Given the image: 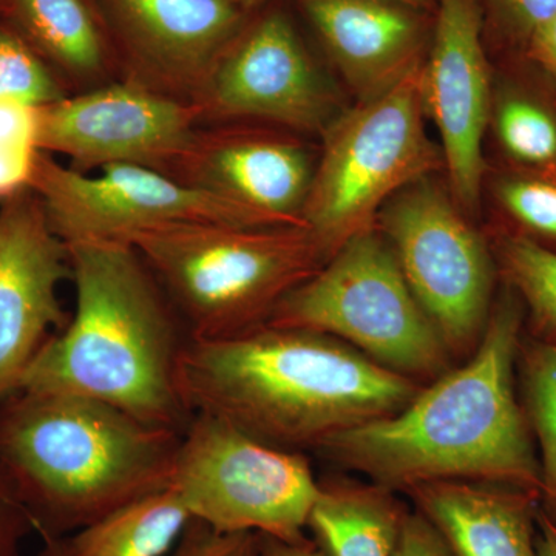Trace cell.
<instances>
[{
	"mask_svg": "<svg viewBox=\"0 0 556 556\" xmlns=\"http://www.w3.org/2000/svg\"><path fill=\"white\" fill-rule=\"evenodd\" d=\"M172 486L139 497L61 538H42L39 556H167L192 521Z\"/></svg>",
	"mask_w": 556,
	"mask_h": 556,
	"instance_id": "44dd1931",
	"label": "cell"
},
{
	"mask_svg": "<svg viewBox=\"0 0 556 556\" xmlns=\"http://www.w3.org/2000/svg\"><path fill=\"white\" fill-rule=\"evenodd\" d=\"M536 554L556 556V522L541 507L536 518Z\"/></svg>",
	"mask_w": 556,
	"mask_h": 556,
	"instance_id": "e575fe53",
	"label": "cell"
},
{
	"mask_svg": "<svg viewBox=\"0 0 556 556\" xmlns=\"http://www.w3.org/2000/svg\"><path fill=\"white\" fill-rule=\"evenodd\" d=\"M394 493L371 481H320L306 530L328 556H394L409 511Z\"/></svg>",
	"mask_w": 556,
	"mask_h": 556,
	"instance_id": "ffe728a7",
	"label": "cell"
},
{
	"mask_svg": "<svg viewBox=\"0 0 556 556\" xmlns=\"http://www.w3.org/2000/svg\"><path fill=\"white\" fill-rule=\"evenodd\" d=\"M13 28L64 78L93 89L113 67L108 27L91 0H7Z\"/></svg>",
	"mask_w": 556,
	"mask_h": 556,
	"instance_id": "d6986e66",
	"label": "cell"
},
{
	"mask_svg": "<svg viewBox=\"0 0 556 556\" xmlns=\"http://www.w3.org/2000/svg\"><path fill=\"white\" fill-rule=\"evenodd\" d=\"M201 127L192 101L126 78L40 108L39 150L87 174L135 164L170 175Z\"/></svg>",
	"mask_w": 556,
	"mask_h": 556,
	"instance_id": "8fae6325",
	"label": "cell"
},
{
	"mask_svg": "<svg viewBox=\"0 0 556 556\" xmlns=\"http://www.w3.org/2000/svg\"><path fill=\"white\" fill-rule=\"evenodd\" d=\"M497 141L518 169L556 174V110L522 90H506L492 108Z\"/></svg>",
	"mask_w": 556,
	"mask_h": 556,
	"instance_id": "cb8c5ba5",
	"label": "cell"
},
{
	"mask_svg": "<svg viewBox=\"0 0 556 556\" xmlns=\"http://www.w3.org/2000/svg\"><path fill=\"white\" fill-rule=\"evenodd\" d=\"M30 190L65 244L126 243L160 226L204 222L260 228L247 212L150 167L112 164L79 172L40 152Z\"/></svg>",
	"mask_w": 556,
	"mask_h": 556,
	"instance_id": "30bf717a",
	"label": "cell"
},
{
	"mask_svg": "<svg viewBox=\"0 0 556 556\" xmlns=\"http://www.w3.org/2000/svg\"><path fill=\"white\" fill-rule=\"evenodd\" d=\"M495 195L518 233L556 251V174L519 169L497 179Z\"/></svg>",
	"mask_w": 556,
	"mask_h": 556,
	"instance_id": "d4e9b609",
	"label": "cell"
},
{
	"mask_svg": "<svg viewBox=\"0 0 556 556\" xmlns=\"http://www.w3.org/2000/svg\"><path fill=\"white\" fill-rule=\"evenodd\" d=\"M258 536V556H328L313 538H302L298 541L278 540V538Z\"/></svg>",
	"mask_w": 556,
	"mask_h": 556,
	"instance_id": "836d02e7",
	"label": "cell"
},
{
	"mask_svg": "<svg viewBox=\"0 0 556 556\" xmlns=\"http://www.w3.org/2000/svg\"><path fill=\"white\" fill-rule=\"evenodd\" d=\"M39 109L0 100V146L39 150Z\"/></svg>",
	"mask_w": 556,
	"mask_h": 556,
	"instance_id": "f546056e",
	"label": "cell"
},
{
	"mask_svg": "<svg viewBox=\"0 0 556 556\" xmlns=\"http://www.w3.org/2000/svg\"><path fill=\"white\" fill-rule=\"evenodd\" d=\"M422 64L386 93L340 113L324 134L303 222L329 258L375 228L401 190L444 167L426 130Z\"/></svg>",
	"mask_w": 556,
	"mask_h": 556,
	"instance_id": "8992f818",
	"label": "cell"
},
{
	"mask_svg": "<svg viewBox=\"0 0 556 556\" xmlns=\"http://www.w3.org/2000/svg\"><path fill=\"white\" fill-rule=\"evenodd\" d=\"M266 325L331 336L417 382L450 369L452 354L376 226L288 292Z\"/></svg>",
	"mask_w": 556,
	"mask_h": 556,
	"instance_id": "52a82bcc",
	"label": "cell"
},
{
	"mask_svg": "<svg viewBox=\"0 0 556 556\" xmlns=\"http://www.w3.org/2000/svg\"><path fill=\"white\" fill-rule=\"evenodd\" d=\"M527 56L546 76L556 93V17L526 43Z\"/></svg>",
	"mask_w": 556,
	"mask_h": 556,
	"instance_id": "d6a6232c",
	"label": "cell"
},
{
	"mask_svg": "<svg viewBox=\"0 0 556 556\" xmlns=\"http://www.w3.org/2000/svg\"><path fill=\"white\" fill-rule=\"evenodd\" d=\"M36 532L27 508L0 475V556H21V544Z\"/></svg>",
	"mask_w": 556,
	"mask_h": 556,
	"instance_id": "f1b7e54d",
	"label": "cell"
},
{
	"mask_svg": "<svg viewBox=\"0 0 556 556\" xmlns=\"http://www.w3.org/2000/svg\"><path fill=\"white\" fill-rule=\"evenodd\" d=\"M376 226L450 354L471 356L492 313L497 270L484 239L428 178L388 201Z\"/></svg>",
	"mask_w": 556,
	"mask_h": 556,
	"instance_id": "9c48e42d",
	"label": "cell"
},
{
	"mask_svg": "<svg viewBox=\"0 0 556 556\" xmlns=\"http://www.w3.org/2000/svg\"><path fill=\"white\" fill-rule=\"evenodd\" d=\"M193 519L219 533L306 536L320 492L309 460L206 413L181 433L170 485Z\"/></svg>",
	"mask_w": 556,
	"mask_h": 556,
	"instance_id": "ba28073f",
	"label": "cell"
},
{
	"mask_svg": "<svg viewBox=\"0 0 556 556\" xmlns=\"http://www.w3.org/2000/svg\"><path fill=\"white\" fill-rule=\"evenodd\" d=\"M190 101L203 124L265 121L298 134L324 135L340 115L334 91L281 13L241 28Z\"/></svg>",
	"mask_w": 556,
	"mask_h": 556,
	"instance_id": "7c38bea8",
	"label": "cell"
},
{
	"mask_svg": "<svg viewBox=\"0 0 556 556\" xmlns=\"http://www.w3.org/2000/svg\"><path fill=\"white\" fill-rule=\"evenodd\" d=\"M419 383L331 336L266 324L225 339H188L178 364L179 393L192 415L217 416L300 453L396 415Z\"/></svg>",
	"mask_w": 556,
	"mask_h": 556,
	"instance_id": "7a4b0ae2",
	"label": "cell"
},
{
	"mask_svg": "<svg viewBox=\"0 0 556 556\" xmlns=\"http://www.w3.org/2000/svg\"><path fill=\"white\" fill-rule=\"evenodd\" d=\"M40 150L0 146V200L30 189Z\"/></svg>",
	"mask_w": 556,
	"mask_h": 556,
	"instance_id": "1f68e13d",
	"label": "cell"
},
{
	"mask_svg": "<svg viewBox=\"0 0 556 556\" xmlns=\"http://www.w3.org/2000/svg\"><path fill=\"white\" fill-rule=\"evenodd\" d=\"M167 556H258V536L252 532H215L199 519H192Z\"/></svg>",
	"mask_w": 556,
	"mask_h": 556,
	"instance_id": "4316f807",
	"label": "cell"
},
{
	"mask_svg": "<svg viewBox=\"0 0 556 556\" xmlns=\"http://www.w3.org/2000/svg\"><path fill=\"white\" fill-rule=\"evenodd\" d=\"M496 269L525 308L527 338L556 345V251L518 232H501Z\"/></svg>",
	"mask_w": 556,
	"mask_h": 556,
	"instance_id": "7402d4cb",
	"label": "cell"
},
{
	"mask_svg": "<svg viewBox=\"0 0 556 556\" xmlns=\"http://www.w3.org/2000/svg\"><path fill=\"white\" fill-rule=\"evenodd\" d=\"M67 97L53 68L14 28L0 25V100L43 108Z\"/></svg>",
	"mask_w": 556,
	"mask_h": 556,
	"instance_id": "484cf974",
	"label": "cell"
},
{
	"mask_svg": "<svg viewBox=\"0 0 556 556\" xmlns=\"http://www.w3.org/2000/svg\"><path fill=\"white\" fill-rule=\"evenodd\" d=\"M302 3L358 101L386 93L422 64L415 9L393 0Z\"/></svg>",
	"mask_w": 556,
	"mask_h": 556,
	"instance_id": "e0dca14e",
	"label": "cell"
},
{
	"mask_svg": "<svg viewBox=\"0 0 556 556\" xmlns=\"http://www.w3.org/2000/svg\"><path fill=\"white\" fill-rule=\"evenodd\" d=\"M237 5L240 7L244 13H249V11L258 9V7L265 5L268 0H236ZM393 2L402 3V5H407L409 9H430L431 5H434L437 0H393Z\"/></svg>",
	"mask_w": 556,
	"mask_h": 556,
	"instance_id": "d590c367",
	"label": "cell"
},
{
	"mask_svg": "<svg viewBox=\"0 0 556 556\" xmlns=\"http://www.w3.org/2000/svg\"><path fill=\"white\" fill-rule=\"evenodd\" d=\"M98 7L123 47L127 78L188 101L247 14L236 0H98Z\"/></svg>",
	"mask_w": 556,
	"mask_h": 556,
	"instance_id": "2e32d148",
	"label": "cell"
},
{
	"mask_svg": "<svg viewBox=\"0 0 556 556\" xmlns=\"http://www.w3.org/2000/svg\"><path fill=\"white\" fill-rule=\"evenodd\" d=\"M67 247L75 313L17 390L93 399L182 433L192 417L178 387L188 336L159 281L131 244Z\"/></svg>",
	"mask_w": 556,
	"mask_h": 556,
	"instance_id": "3957f363",
	"label": "cell"
},
{
	"mask_svg": "<svg viewBox=\"0 0 556 556\" xmlns=\"http://www.w3.org/2000/svg\"><path fill=\"white\" fill-rule=\"evenodd\" d=\"M522 328L525 308L507 288L466 364L420 388L396 415L342 431L317 453L394 492L470 481L541 496L540 457L517 391Z\"/></svg>",
	"mask_w": 556,
	"mask_h": 556,
	"instance_id": "6da1fadb",
	"label": "cell"
},
{
	"mask_svg": "<svg viewBox=\"0 0 556 556\" xmlns=\"http://www.w3.org/2000/svg\"><path fill=\"white\" fill-rule=\"evenodd\" d=\"M405 493L456 556H538L536 493L470 481L427 482Z\"/></svg>",
	"mask_w": 556,
	"mask_h": 556,
	"instance_id": "ac0fdd59",
	"label": "cell"
},
{
	"mask_svg": "<svg viewBox=\"0 0 556 556\" xmlns=\"http://www.w3.org/2000/svg\"><path fill=\"white\" fill-rule=\"evenodd\" d=\"M517 380L540 457L541 510L556 522V345L522 338Z\"/></svg>",
	"mask_w": 556,
	"mask_h": 556,
	"instance_id": "603a6c76",
	"label": "cell"
},
{
	"mask_svg": "<svg viewBox=\"0 0 556 556\" xmlns=\"http://www.w3.org/2000/svg\"><path fill=\"white\" fill-rule=\"evenodd\" d=\"M179 439L93 399L17 390L0 401V475L40 538L167 489Z\"/></svg>",
	"mask_w": 556,
	"mask_h": 556,
	"instance_id": "277c9868",
	"label": "cell"
},
{
	"mask_svg": "<svg viewBox=\"0 0 556 556\" xmlns=\"http://www.w3.org/2000/svg\"><path fill=\"white\" fill-rule=\"evenodd\" d=\"M72 280L67 244L33 190L0 208V401L14 393L42 346L67 327L60 288Z\"/></svg>",
	"mask_w": 556,
	"mask_h": 556,
	"instance_id": "4fadbf2b",
	"label": "cell"
},
{
	"mask_svg": "<svg viewBox=\"0 0 556 556\" xmlns=\"http://www.w3.org/2000/svg\"><path fill=\"white\" fill-rule=\"evenodd\" d=\"M130 244L189 340L225 339L265 325L277 303L329 260L303 226L174 223L138 233Z\"/></svg>",
	"mask_w": 556,
	"mask_h": 556,
	"instance_id": "5b68a950",
	"label": "cell"
},
{
	"mask_svg": "<svg viewBox=\"0 0 556 556\" xmlns=\"http://www.w3.org/2000/svg\"><path fill=\"white\" fill-rule=\"evenodd\" d=\"M490 3L504 24L526 43L556 17V0H490Z\"/></svg>",
	"mask_w": 556,
	"mask_h": 556,
	"instance_id": "83f0119b",
	"label": "cell"
},
{
	"mask_svg": "<svg viewBox=\"0 0 556 556\" xmlns=\"http://www.w3.org/2000/svg\"><path fill=\"white\" fill-rule=\"evenodd\" d=\"M430 58L422 64L426 113L437 124L455 201L477 211L485 174L482 141L492 118V89L477 0H437Z\"/></svg>",
	"mask_w": 556,
	"mask_h": 556,
	"instance_id": "5bb4252c",
	"label": "cell"
},
{
	"mask_svg": "<svg viewBox=\"0 0 556 556\" xmlns=\"http://www.w3.org/2000/svg\"><path fill=\"white\" fill-rule=\"evenodd\" d=\"M314 170L298 138L229 123L201 127L170 175L241 208L260 228H306Z\"/></svg>",
	"mask_w": 556,
	"mask_h": 556,
	"instance_id": "9a60e30c",
	"label": "cell"
},
{
	"mask_svg": "<svg viewBox=\"0 0 556 556\" xmlns=\"http://www.w3.org/2000/svg\"><path fill=\"white\" fill-rule=\"evenodd\" d=\"M394 556H456L437 527L419 511H408Z\"/></svg>",
	"mask_w": 556,
	"mask_h": 556,
	"instance_id": "4dcf8cb0",
	"label": "cell"
}]
</instances>
